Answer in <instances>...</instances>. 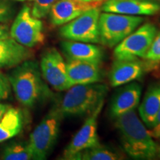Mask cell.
<instances>
[{
    "instance_id": "cell-4",
    "label": "cell",
    "mask_w": 160,
    "mask_h": 160,
    "mask_svg": "<svg viewBox=\"0 0 160 160\" xmlns=\"http://www.w3.org/2000/svg\"><path fill=\"white\" fill-rule=\"evenodd\" d=\"M63 117L58 105H55L31 133L28 142L33 159H45L51 153L59 136Z\"/></svg>"
},
{
    "instance_id": "cell-30",
    "label": "cell",
    "mask_w": 160,
    "mask_h": 160,
    "mask_svg": "<svg viewBox=\"0 0 160 160\" xmlns=\"http://www.w3.org/2000/svg\"><path fill=\"white\" fill-rule=\"evenodd\" d=\"M157 155L160 157V147H158V150H157Z\"/></svg>"
},
{
    "instance_id": "cell-6",
    "label": "cell",
    "mask_w": 160,
    "mask_h": 160,
    "mask_svg": "<svg viewBox=\"0 0 160 160\" xmlns=\"http://www.w3.org/2000/svg\"><path fill=\"white\" fill-rule=\"evenodd\" d=\"M100 8L88 10L76 19L62 25L59 31V35L66 40L100 44Z\"/></svg>"
},
{
    "instance_id": "cell-13",
    "label": "cell",
    "mask_w": 160,
    "mask_h": 160,
    "mask_svg": "<svg viewBox=\"0 0 160 160\" xmlns=\"http://www.w3.org/2000/svg\"><path fill=\"white\" fill-rule=\"evenodd\" d=\"M145 65L140 59H115L109 73L112 87H119L137 80L142 77Z\"/></svg>"
},
{
    "instance_id": "cell-3",
    "label": "cell",
    "mask_w": 160,
    "mask_h": 160,
    "mask_svg": "<svg viewBox=\"0 0 160 160\" xmlns=\"http://www.w3.org/2000/svg\"><path fill=\"white\" fill-rule=\"evenodd\" d=\"M108 88L99 82L75 85L68 88L58 105L63 117L88 115L107 94Z\"/></svg>"
},
{
    "instance_id": "cell-18",
    "label": "cell",
    "mask_w": 160,
    "mask_h": 160,
    "mask_svg": "<svg viewBox=\"0 0 160 160\" xmlns=\"http://www.w3.org/2000/svg\"><path fill=\"white\" fill-rule=\"evenodd\" d=\"M159 109L160 82H157L149 86L139 108L140 118L146 127H153Z\"/></svg>"
},
{
    "instance_id": "cell-15",
    "label": "cell",
    "mask_w": 160,
    "mask_h": 160,
    "mask_svg": "<svg viewBox=\"0 0 160 160\" xmlns=\"http://www.w3.org/2000/svg\"><path fill=\"white\" fill-rule=\"evenodd\" d=\"M142 87L137 82L128 83L120 88L113 96L110 105V116L119 117L130 111H133L139 105Z\"/></svg>"
},
{
    "instance_id": "cell-25",
    "label": "cell",
    "mask_w": 160,
    "mask_h": 160,
    "mask_svg": "<svg viewBox=\"0 0 160 160\" xmlns=\"http://www.w3.org/2000/svg\"><path fill=\"white\" fill-rule=\"evenodd\" d=\"M11 92V85L8 77L0 73V101L7 99Z\"/></svg>"
},
{
    "instance_id": "cell-24",
    "label": "cell",
    "mask_w": 160,
    "mask_h": 160,
    "mask_svg": "<svg viewBox=\"0 0 160 160\" xmlns=\"http://www.w3.org/2000/svg\"><path fill=\"white\" fill-rule=\"evenodd\" d=\"M14 13V7L8 0H0V24L10 21Z\"/></svg>"
},
{
    "instance_id": "cell-12",
    "label": "cell",
    "mask_w": 160,
    "mask_h": 160,
    "mask_svg": "<svg viewBox=\"0 0 160 160\" xmlns=\"http://www.w3.org/2000/svg\"><path fill=\"white\" fill-rule=\"evenodd\" d=\"M101 10L130 16H153L160 12V4L152 0H106Z\"/></svg>"
},
{
    "instance_id": "cell-8",
    "label": "cell",
    "mask_w": 160,
    "mask_h": 160,
    "mask_svg": "<svg viewBox=\"0 0 160 160\" xmlns=\"http://www.w3.org/2000/svg\"><path fill=\"white\" fill-rule=\"evenodd\" d=\"M157 32V26L151 22L138 27L114 48L115 59H142Z\"/></svg>"
},
{
    "instance_id": "cell-16",
    "label": "cell",
    "mask_w": 160,
    "mask_h": 160,
    "mask_svg": "<svg viewBox=\"0 0 160 160\" xmlns=\"http://www.w3.org/2000/svg\"><path fill=\"white\" fill-rule=\"evenodd\" d=\"M61 47L67 60H84L102 62L103 50L93 43L65 40L61 42Z\"/></svg>"
},
{
    "instance_id": "cell-1",
    "label": "cell",
    "mask_w": 160,
    "mask_h": 160,
    "mask_svg": "<svg viewBox=\"0 0 160 160\" xmlns=\"http://www.w3.org/2000/svg\"><path fill=\"white\" fill-rule=\"evenodd\" d=\"M115 119L122 145L129 157L134 159L149 160L157 155L158 146L135 110Z\"/></svg>"
},
{
    "instance_id": "cell-2",
    "label": "cell",
    "mask_w": 160,
    "mask_h": 160,
    "mask_svg": "<svg viewBox=\"0 0 160 160\" xmlns=\"http://www.w3.org/2000/svg\"><path fill=\"white\" fill-rule=\"evenodd\" d=\"M8 77L16 98L25 107H33L48 91L39 64L33 60H26L16 66Z\"/></svg>"
},
{
    "instance_id": "cell-10",
    "label": "cell",
    "mask_w": 160,
    "mask_h": 160,
    "mask_svg": "<svg viewBox=\"0 0 160 160\" xmlns=\"http://www.w3.org/2000/svg\"><path fill=\"white\" fill-rule=\"evenodd\" d=\"M39 68L43 79L57 91H65L73 86L68 76L66 62L55 48L45 50Z\"/></svg>"
},
{
    "instance_id": "cell-21",
    "label": "cell",
    "mask_w": 160,
    "mask_h": 160,
    "mask_svg": "<svg viewBox=\"0 0 160 160\" xmlns=\"http://www.w3.org/2000/svg\"><path fill=\"white\" fill-rule=\"evenodd\" d=\"M122 159V156L117 152L105 146L99 145L81 152L76 160H119Z\"/></svg>"
},
{
    "instance_id": "cell-29",
    "label": "cell",
    "mask_w": 160,
    "mask_h": 160,
    "mask_svg": "<svg viewBox=\"0 0 160 160\" xmlns=\"http://www.w3.org/2000/svg\"><path fill=\"white\" fill-rule=\"evenodd\" d=\"M85 2H103V0H82Z\"/></svg>"
},
{
    "instance_id": "cell-31",
    "label": "cell",
    "mask_w": 160,
    "mask_h": 160,
    "mask_svg": "<svg viewBox=\"0 0 160 160\" xmlns=\"http://www.w3.org/2000/svg\"><path fill=\"white\" fill-rule=\"evenodd\" d=\"M15 1H19V2H25V1H32V0H15Z\"/></svg>"
},
{
    "instance_id": "cell-14",
    "label": "cell",
    "mask_w": 160,
    "mask_h": 160,
    "mask_svg": "<svg viewBox=\"0 0 160 160\" xmlns=\"http://www.w3.org/2000/svg\"><path fill=\"white\" fill-rule=\"evenodd\" d=\"M101 64L84 60H67L68 76L72 85L99 82L102 79Z\"/></svg>"
},
{
    "instance_id": "cell-11",
    "label": "cell",
    "mask_w": 160,
    "mask_h": 160,
    "mask_svg": "<svg viewBox=\"0 0 160 160\" xmlns=\"http://www.w3.org/2000/svg\"><path fill=\"white\" fill-rule=\"evenodd\" d=\"M102 2L82 0H59L50 11V22L53 26H62L88 10L101 8Z\"/></svg>"
},
{
    "instance_id": "cell-27",
    "label": "cell",
    "mask_w": 160,
    "mask_h": 160,
    "mask_svg": "<svg viewBox=\"0 0 160 160\" xmlns=\"http://www.w3.org/2000/svg\"><path fill=\"white\" fill-rule=\"evenodd\" d=\"M11 37L10 35V28L8 24H0V39H6Z\"/></svg>"
},
{
    "instance_id": "cell-26",
    "label": "cell",
    "mask_w": 160,
    "mask_h": 160,
    "mask_svg": "<svg viewBox=\"0 0 160 160\" xmlns=\"http://www.w3.org/2000/svg\"><path fill=\"white\" fill-rule=\"evenodd\" d=\"M149 132L153 138H155V139L160 138V109L157 113L154 125L151 128Z\"/></svg>"
},
{
    "instance_id": "cell-19",
    "label": "cell",
    "mask_w": 160,
    "mask_h": 160,
    "mask_svg": "<svg viewBox=\"0 0 160 160\" xmlns=\"http://www.w3.org/2000/svg\"><path fill=\"white\" fill-rule=\"evenodd\" d=\"M23 125L22 112L19 108L11 106L0 117V143L19 134Z\"/></svg>"
},
{
    "instance_id": "cell-22",
    "label": "cell",
    "mask_w": 160,
    "mask_h": 160,
    "mask_svg": "<svg viewBox=\"0 0 160 160\" xmlns=\"http://www.w3.org/2000/svg\"><path fill=\"white\" fill-rule=\"evenodd\" d=\"M142 62L145 70L155 68L160 64V31H158L155 36L149 49L142 58Z\"/></svg>"
},
{
    "instance_id": "cell-7",
    "label": "cell",
    "mask_w": 160,
    "mask_h": 160,
    "mask_svg": "<svg viewBox=\"0 0 160 160\" xmlns=\"http://www.w3.org/2000/svg\"><path fill=\"white\" fill-rule=\"evenodd\" d=\"M11 37L28 48L45 42L43 23L32 15L31 8L25 5L20 10L10 28Z\"/></svg>"
},
{
    "instance_id": "cell-9",
    "label": "cell",
    "mask_w": 160,
    "mask_h": 160,
    "mask_svg": "<svg viewBox=\"0 0 160 160\" xmlns=\"http://www.w3.org/2000/svg\"><path fill=\"white\" fill-rule=\"evenodd\" d=\"M104 102L105 100L100 102L97 107L89 113L81 128L72 138L64 150L63 159L76 160L81 152L100 145L97 133V120L102 110Z\"/></svg>"
},
{
    "instance_id": "cell-32",
    "label": "cell",
    "mask_w": 160,
    "mask_h": 160,
    "mask_svg": "<svg viewBox=\"0 0 160 160\" xmlns=\"http://www.w3.org/2000/svg\"><path fill=\"white\" fill-rule=\"evenodd\" d=\"M152 1L156 2H158V3L160 4V0H152Z\"/></svg>"
},
{
    "instance_id": "cell-20",
    "label": "cell",
    "mask_w": 160,
    "mask_h": 160,
    "mask_svg": "<svg viewBox=\"0 0 160 160\" xmlns=\"http://www.w3.org/2000/svg\"><path fill=\"white\" fill-rule=\"evenodd\" d=\"M2 159L5 160L33 159L28 141H14L8 144L2 153Z\"/></svg>"
},
{
    "instance_id": "cell-5",
    "label": "cell",
    "mask_w": 160,
    "mask_h": 160,
    "mask_svg": "<svg viewBox=\"0 0 160 160\" xmlns=\"http://www.w3.org/2000/svg\"><path fill=\"white\" fill-rule=\"evenodd\" d=\"M143 17L103 12L100 13V44L112 48L134 31L143 22Z\"/></svg>"
},
{
    "instance_id": "cell-28",
    "label": "cell",
    "mask_w": 160,
    "mask_h": 160,
    "mask_svg": "<svg viewBox=\"0 0 160 160\" xmlns=\"http://www.w3.org/2000/svg\"><path fill=\"white\" fill-rule=\"evenodd\" d=\"M10 107H11V106L8 105L0 103V117H1L2 116L4 113L8 111V109Z\"/></svg>"
},
{
    "instance_id": "cell-17",
    "label": "cell",
    "mask_w": 160,
    "mask_h": 160,
    "mask_svg": "<svg viewBox=\"0 0 160 160\" xmlns=\"http://www.w3.org/2000/svg\"><path fill=\"white\" fill-rule=\"evenodd\" d=\"M33 53L11 37L0 39V68H13L31 59Z\"/></svg>"
},
{
    "instance_id": "cell-23",
    "label": "cell",
    "mask_w": 160,
    "mask_h": 160,
    "mask_svg": "<svg viewBox=\"0 0 160 160\" xmlns=\"http://www.w3.org/2000/svg\"><path fill=\"white\" fill-rule=\"evenodd\" d=\"M33 5L31 8V13L38 19H42L49 14L54 4L59 0H33Z\"/></svg>"
}]
</instances>
